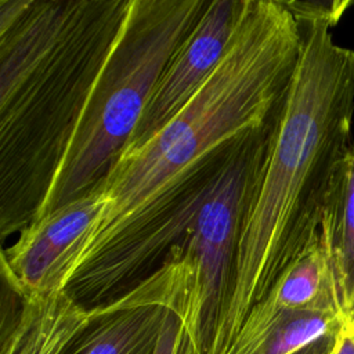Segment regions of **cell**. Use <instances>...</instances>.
<instances>
[{
	"mask_svg": "<svg viewBox=\"0 0 354 354\" xmlns=\"http://www.w3.org/2000/svg\"><path fill=\"white\" fill-rule=\"evenodd\" d=\"M106 206L105 194L95 187L24 227L14 245L1 253L8 288L21 300L64 292L68 266Z\"/></svg>",
	"mask_w": 354,
	"mask_h": 354,
	"instance_id": "8992f818",
	"label": "cell"
},
{
	"mask_svg": "<svg viewBox=\"0 0 354 354\" xmlns=\"http://www.w3.org/2000/svg\"><path fill=\"white\" fill-rule=\"evenodd\" d=\"M299 25L300 57L270 130L239 231L230 299L207 354L228 353L249 313L318 239L333 174L351 145L354 50L337 44L325 21Z\"/></svg>",
	"mask_w": 354,
	"mask_h": 354,
	"instance_id": "7a4b0ae2",
	"label": "cell"
},
{
	"mask_svg": "<svg viewBox=\"0 0 354 354\" xmlns=\"http://www.w3.org/2000/svg\"><path fill=\"white\" fill-rule=\"evenodd\" d=\"M261 301L281 310L329 308L337 313L319 236L281 272Z\"/></svg>",
	"mask_w": 354,
	"mask_h": 354,
	"instance_id": "7c38bea8",
	"label": "cell"
},
{
	"mask_svg": "<svg viewBox=\"0 0 354 354\" xmlns=\"http://www.w3.org/2000/svg\"><path fill=\"white\" fill-rule=\"evenodd\" d=\"M91 319L93 308L80 306L65 290L21 300L3 335L1 354H65Z\"/></svg>",
	"mask_w": 354,
	"mask_h": 354,
	"instance_id": "30bf717a",
	"label": "cell"
},
{
	"mask_svg": "<svg viewBox=\"0 0 354 354\" xmlns=\"http://www.w3.org/2000/svg\"><path fill=\"white\" fill-rule=\"evenodd\" d=\"M329 354H354V325H343Z\"/></svg>",
	"mask_w": 354,
	"mask_h": 354,
	"instance_id": "9a60e30c",
	"label": "cell"
},
{
	"mask_svg": "<svg viewBox=\"0 0 354 354\" xmlns=\"http://www.w3.org/2000/svg\"><path fill=\"white\" fill-rule=\"evenodd\" d=\"M337 333V332H336ZM336 333H332V335H326L321 339H318L317 342L306 346L304 348H301L300 351L295 353V354H329L332 347H333V343H335V337H336Z\"/></svg>",
	"mask_w": 354,
	"mask_h": 354,
	"instance_id": "2e32d148",
	"label": "cell"
},
{
	"mask_svg": "<svg viewBox=\"0 0 354 354\" xmlns=\"http://www.w3.org/2000/svg\"><path fill=\"white\" fill-rule=\"evenodd\" d=\"M207 4L126 1L35 218L88 194L105 178L129 145L167 61Z\"/></svg>",
	"mask_w": 354,
	"mask_h": 354,
	"instance_id": "277c9868",
	"label": "cell"
},
{
	"mask_svg": "<svg viewBox=\"0 0 354 354\" xmlns=\"http://www.w3.org/2000/svg\"><path fill=\"white\" fill-rule=\"evenodd\" d=\"M335 307L344 325H354V144L333 174L319 223Z\"/></svg>",
	"mask_w": 354,
	"mask_h": 354,
	"instance_id": "ba28073f",
	"label": "cell"
},
{
	"mask_svg": "<svg viewBox=\"0 0 354 354\" xmlns=\"http://www.w3.org/2000/svg\"><path fill=\"white\" fill-rule=\"evenodd\" d=\"M153 354H202L177 314L167 310Z\"/></svg>",
	"mask_w": 354,
	"mask_h": 354,
	"instance_id": "4fadbf2b",
	"label": "cell"
},
{
	"mask_svg": "<svg viewBox=\"0 0 354 354\" xmlns=\"http://www.w3.org/2000/svg\"><path fill=\"white\" fill-rule=\"evenodd\" d=\"M271 126L230 147L184 235L162 266L130 289L140 301L177 314L202 354L210 350L230 299L239 231Z\"/></svg>",
	"mask_w": 354,
	"mask_h": 354,
	"instance_id": "5b68a950",
	"label": "cell"
},
{
	"mask_svg": "<svg viewBox=\"0 0 354 354\" xmlns=\"http://www.w3.org/2000/svg\"><path fill=\"white\" fill-rule=\"evenodd\" d=\"M296 21L321 19L335 26L353 1L335 0V1H283Z\"/></svg>",
	"mask_w": 354,
	"mask_h": 354,
	"instance_id": "5bb4252c",
	"label": "cell"
},
{
	"mask_svg": "<svg viewBox=\"0 0 354 354\" xmlns=\"http://www.w3.org/2000/svg\"><path fill=\"white\" fill-rule=\"evenodd\" d=\"M167 310L122 295L93 308L91 322L65 354H153Z\"/></svg>",
	"mask_w": 354,
	"mask_h": 354,
	"instance_id": "9c48e42d",
	"label": "cell"
},
{
	"mask_svg": "<svg viewBox=\"0 0 354 354\" xmlns=\"http://www.w3.org/2000/svg\"><path fill=\"white\" fill-rule=\"evenodd\" d=\"M300 51V25L283 1L243 0L203 86L156 134L126 148L97 185L108 206L68 266V289L88 286L133 252L213 177L230 145L271 126Z\"/></svg>",
	"mask_w": 354,
	"mask_h": 354,
	"instance_id": "6da1fadb",
	"label": "cell"
},
{
	"mask_svg": "<svg viewBox=\"0 0 354 354\" xmlns=\"http://www.w3.org/2000/svg\"><path fill=\"white\" fill-rule=\"evenodd\" d=\"M242 4L243 0L209 1L167 61L126 148L138 147L156 134L203 86L227 50Z\"/></svg>",
	"mask_w": 354,
	"mask_h": 354,
	"instance_id": "52a82bcc",
	"label": "cell"
},
{
	"mask_svg": "<svg viewBox=\"0 0 354 354\" xmlns=\"http://www.w3.org/2000/svg\"><path fill=\"white\" fill-rule=\"evenodd\" d=\"M126 1L32 0L0 32V221H33Z\"/></svg>",
	"mask_w": 354,
	"mask_h": 354,
	"instance_id": "3957f363",
	"label": "cell"
},
{
	"mask_svg": "<svg viewBox=\"0 0 354 354\" xmlns=\"http://www.w3.org/2000/svg\"><path fill=\"white\" fill-rule=\"evenodd\" d=\"M343 325L335 310H281L260 301L249 313L227 354H295L339 332Z\"/></svg>",
	"mask_w": 354,
	"mask_h": 354,
	"instance_id": "8fae6325",
	"label": "cell"
}]
</instances>
